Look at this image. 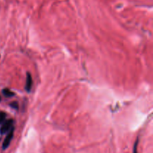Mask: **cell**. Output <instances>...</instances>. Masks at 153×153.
Here are the masks:
<instances>
[{
    "mask_svg": "<svg viewBox=\"0 0 153 153\" xmlns=\"http://www.w3.org/2000/svg\"><path fill=\"white\" fill-rule=\"evenodd\" d=\"M13 125H14V120L12 119H8L5 120L2 124V126L0 128V133L1 134H5L6 132H9L11 130V128H13Z\"/></svg>",
    "mask_w": 153,
    "mask_h": 153,
    "instance_id": "cell-1",
    "label": "cell"
},
{
    "mask_svg": "<svg viewBox=\"0 0 153 153\" xmlns=\"http://www.w3.org/2000/svg\"><path fill=\"white\" fill-rule=\"evenodd\" d=\"M32 82H33V81H32V75H31V74L29 73H27L25 89V91H28V92H29V91H31V89H32Z\"/></svg>",
    "mask_w": 153,
    "mask_h": 153,
    "instance_id": "cell-3",
    "label": "cell"
},
{
    "mask_svg": "<svg viewBox=\"0 0 153 153\" xmlns=\"http://www.w3.org/2000/svg\"><path fill=\"white\" fill-rule=\"evenodd\" d=\"M14 128H11V130L9 131L8 134L6 136L5 139L4 140L3 144H2V149L3 150H6L9 146H10V143H11V141H12L13 139V136H14Z\"/></svg>",
    "mask_w": 153,
    "mask_h": 153,
    "instance_id": "cell-2",
    "label": "cell"
},
{
    "mask_svg": "<svg viewBox=\"0 0 153 153\" xmlns=\"http://www.w3.org/2000/svg\"><path fill=\"white\" fill-rule=\"evenodd\" d=\"M2 93L6 97H12V96H14V93L12 92L11 90H9L8 88H5V89H4L2 91Z\"/></svg>",
    "mask_w": 153,
    "mask_h": 153,
    "instance_id": "cell-4",
    "label": "cell"
},
{
    "mask_svg": "<svg viewBox=\"0 0 153 153\" xmlns=\"http://www.w3.org/2000/svg\"><path fill=\"white\" fill-rule=\"evenodd\" d=\"M137 141H136L135 143H134V146L133 153H137Z\"/></svg>",
    "mask_w": 153,
    "mask_h": 153,
    "instance_id": "cell-7",
    "label": "cell"
},
{
    "mask_svg": "<svg viewBox=\"0 0 153 153\" xmlns=\"http://www.w3.org/2000/svg\"><path fill=\"white\" fill-rule=\"evenodd\" d=\"M6 113L4 111H0V125H2L4 122L5 121Z\"/></svg>",
    "mask_w": 153,
    "mask_h": 153,
    "instance_id": "cell-5",
    "label": "cell"
},
{
    "mask_svg": "<svg viewBox=\"0 0 153 153\" xmlns=\"http://www.w3.org/2000/svg\"><path fill=\"white\" fill-rule=\"evenodd\" d=\"M0 101H1V96H0Z\"/></svg>",
    "mask_w": 153,
    "mask_h": 153,
    "instance_id": "cell-8",
    "label": "cell"
},
{
    "mask_svg": "<svg viewBox=\"0 0 153 153\" xmlns=\"http://www.w3.org/2000/svg\"><path fill=\"white\" fill-rule=\"evenodd\" d=\"M10 105H11V107L13 108L18 109V103L16 102H11L10 104Z\"/></svg>",
    "mask_w": 153,
    "mask_h": 153,
    "instance_id": "cell-6",
    "label": "cell"
}]
</instances>
